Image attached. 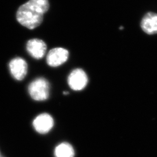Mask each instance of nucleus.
<instances>
[{"label":"nucleus","instance_id":"f257e3e1","mask_svg":"<svg viewBox=\"0 0 157 157\" xmlns=\"http://www.w3.org/2000/svg\"><path fill=\"white\" fill-rule=\"evenodd\" d=\"M49 7L48 0H29L17 11V21L29 29L36 28L43 22Z\"/></svg>","mask_w":157,"mask_h":157},{"label":"nucleus","instance_id":"f03ea898","mask_svg":"<svg viewBox=\"0 0 157 157\" xmlns=\"http://www.w3.org/2000/svg\"><path fill=\"white\" fill-rule=\"evenodd\" d=\"M49 82L43 78H36L29 85L28 91L35 101H45L50 95Z\"/></svg>","mask_w":157,"mask_h":157},{"label":"nucleus","instance_id":"7ed1b4c3","mask_svg":"<svg viewBox=\"0 0 157 157\" xmlns=\"http://www.w3.org/2000/svg\"><path fill=\"white\" fill-rule=\"evenodd\" d=\"M88 76L82 69L78 68L72 71L67 78V83L74 91L83 90L88 83Z\"/></svg>","mask_w":157,"mask_h":157},{"label":"nucleus","instance_id":"20e7f679","mask_svg":"<svg viewBox=\"0 0 157 157\" xmlns=\"http://www.w3.org/2000/svg\"><path fill=\"white\" fill-rule=\"evenodd\" d=\"M69 51L62 47H57L51 50L47 56V63L51 67H58L67 61Z\"/></svg>","mask_w":157,"mask_h":157},{"label":"nucleus","instance_id":"39448f33","mask_svg":"<svg viewBox=\"0 0 157 157\" xmlns=\"http://www.w3.org/2000/svg\"><path fill=\"white\" fill-rule=\"evenodd\" d=\"M54 119L49 113H43L34 118L33 126L35 130L40 134H46L52 129Z\"/></svg>","mask_w":157,"mask_h":157},{"label":"nucleus","instance_id":"423d86ee","mask_svg":"<svg viewBox=\"0 0 157 157\" xmlns=\"http://www.w3.org/2000/svg\"><path fill=\"white\" fill-rule=\"evenodd\" d=\"M9 68L12 77L19 81L22 80L28 73V64L22 58L12 59L9 63Z\"/></svg>","mask_w":157,"mask_h":157},{"label":"nucleus","instance_id":"0eeeda50","mask_svg":"<svg viewBox=\"0 0 157 157\" xmlns=\"http://www.w3.org/2000/svg\"><path fill=\"white\" fill-rule=\"evenodd\" d=\"M26 50L33 58L40 59L45 56L47 45L44 41L38 39L29 40L26 44Z\"/></svg>","mask_w":157,"mask_h":157},{"label":"nucleus","instance_id":"6e6552de","mask_svg":"<svg viewBox=\"0 0 157 157\" xmlns=\"http://www.w3.org/2000/svg\"><path fill=\"white\" fill-rule=\"evenodd\" d=\"M140 26L146 33L157 34V13L151 12L146 13L141 21Z\"/></svg>","mask_w":157,"mask_h":157},{"label":"nucleus","instance_id":"1a4fd4ad","mask_svg":"<svg viewBox=\"0 0 157 157\" xmlns=\"http://www.w3.org/2000/svg\"><path fill=\"white\" fill-rule=\"evenodd\" d=\"M75 154L73 147L67 142L58 144L54 150V155L56 157H74Z\"/></svg>","mask_w":157,"mask_h":157},{"label":"nucleus","instance_id":"9d476101","mask_svg":"<svg viewBox=\"0 0 157 157\" xmlns=\"http://www.w3.org/2000/svg\"></svg>","mask_w":157,"mask_h":157},{"label":"nucleus","instance_id":"9b49d317","mask_svg":"<svg viewBox=\"0 0 157 157\" xmlns=\"http://www.w3.org/2000/svg\"></svg>","mask_w":157,"mask_h":157}]
</instances>
